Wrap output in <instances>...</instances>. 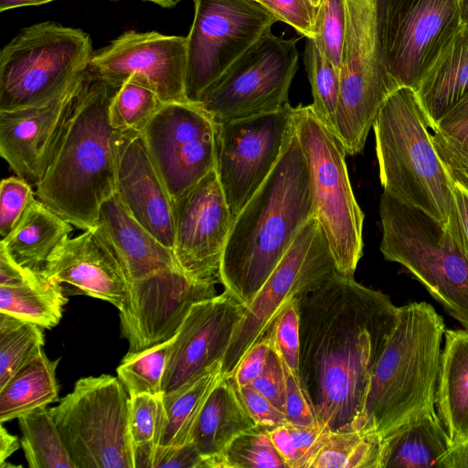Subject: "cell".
Returning <instances> with one entry per match:
<instances>
[{
    "label": "cell",
    "instance_id": "1",
    "mask_svg": "<svg viewBox=\"0 0 468 468\" xmlns=\"http://www.w3.org/2000/svg\"><path fill=\"white\" fill-rule=\"evenodd\" d=\"M298 303L299 380L316 419L332 431L361 430L398 307L387 294L337 272Z\"/></svg>",
    "mask_w": 468,
    "mask_h": 468
},
{
    "label": "cell",
    "instance_id": "2",
    "mask_svg": "<svg viewBox=\"0 0 468 468\" xmlns=\"http://www.w3.org/2000/svg\"><path fill=\"white\" fill-rule=\"evenodd\" d=\"M315 218L309 167L294 131L276 165L234 218L219 282L247 305Z\"/></svg>",
    "mask_w": 468,
    "mask_h": 468
},
{
    "label": "cell",
    "instance_id": "3",
    "mask_svg": "<svg viewBox=\"0 0 468 468\" xmlns=\"http://www.w3.org/2000/svg\"><path fill=\"white\" fill-rule=\"evenodd\" d=\"M117 89L87 69L35 187L39 201L83 230L96 226L114 193L117 131L109 110Z\"/></svg>",
    "mask_w": 468,
    "mask_h": 468
},
{
    "label": "cell",
    "instance_id": "4",
    "mask_svg": "<svg viewBox=\"0 0 468 468\" xmlns=\"http://www.w3.org/2000/svg\"><path fill=\"white\" fill-rule=\"evenodd\" d=\"M442 317L425 302L398 307L397 319L374 369L361 430L382 440L401 426L436 411Z\"/></svg>",
    "mask_w": 468,
    "mask_h": 468
},
{
    "label": "cell",
    "instance_id": "5",
    "mask_svg": "<svg viewBox=\"0 0 468 468\" xmlns=\"http://www.w3.org/2000/svg\"><path fill=\"white\" fill-rule=\"evenodd\" d=\"M372 128L383 192L421 210L463 245L453 180L436 151L415 90L410 87L394 90Z\"/></svg>",
    "mask_w": 468,
    "mask_h": 468
},
{
    "label": "cell",
    "instance_id": "6",
    "mask_svg": "<svg viewBox=\"0 0 468 468\" xmlns=\"http://www.w3.org/2000/svg\"><path fill=\"white\" fill-rule=\"evenodd\" d=\"M380 251L402 265L468 328V250L438 221L383 192Z\"/></svg>",
    "mask_w": 468,
    "mask_h": 468
},
{
    "label": "cell",
    "instance_id": "7",
    "mask_svg": "<svg viewBox=\"0 0 468 468\" xmlns=\"http://www.w3.org/2000/svg\"><path fill=\"white\" fill-rule=\"evenodd\" d=\"M92 54L81 29L51 21L21 29L0 53V111L61 96L87 71Z\"/></svg>",
    "mask_w": 468,
    "mask_h": 468
},
{
    "label": "cell",
    "instance_id": "8",
    "mask_svg": "<svg viewBox=\"0 0 468 468\" xmlns=\"http://www.w3.org/2000/svg\"><path fill=\"white\" fill-rule=\"evenodd\" d=\"M293 116L310 171L315 218L327 237L336 272L353 278L363 255L365 214L350 184L346 151L311 104L294 107Z\"/></svg>",
    "mask_w": 468,
    "mask_h": 468
},
{
    "label": "cell",
    "instance_id": "9",
    "mask_svg": "<svg viewBox=\"0 0 468 468\" xmlns=\"http://www.w3.org/2000/svg\"><path fill=\"white\" fill-rule=\"evenodd\" d=\"M346 32L334 133L346 154L363 151L368 133L398 84L388 74L380 43L379 0H345Z\"/></svg>",
    "mask_w": 468,
    "mask_h": 468
},
{
    "label": "cell",
    "instance_id": "10",
    "mask_svg": "<svg viewBox=\"0 0 468 468\" xmlns=\"http://www.w3.org/2000/svg\"><path fill=\"white\" fill-rule=\"evenodd\" d=\"M130 396L111 375L80 378L50 409L76 468H133Z\"/></svg>",
    "mask_w": 468,
    "mask_h": 468
},
{
    "label": "cell",
    "instance_id": "11",
    "mask_svg": "<svg viewBox=\"0 0 468 468\" xmlns=\"http://www.w3.org/2000/svg\"><path fill=\"white\" fill-rule=\"evenodd\" d=\"M298 41L266 31L202 92L196 104L217 123L287 106L298 69Z\"/></svg>",
    "mask_w": 468,
    "mask_h": 468
},
{
    "label": "cell",
    "instance_id": "12",
    "mask_svg": "<svg viewBox=\"0 0 468 468\" xmlns=\"http://www.w3.org/2000/svg\"><path fill=\"white\" fill-rule=\"evenodd\" d=\"M336 272L327 237L313 218L245 305L229 348L221 361V375L231 376L246 352L268 333L284 304L317 286Z\"/></svg>",
    "mask_w": 468,
    "mask_h": 468
},
{
    "label": "cell",
    "instance_id": "13",
    "mask_svg": "<svg viewBox=\"0 0 468 468\" xmlns=\"http://www.w3.org/2000/svg\"><path fill=\"white\" fill-rule=\"evenodd\" d=\"M462 27L460 0H379L388 74L399 87L415 90Z\"/></svg>",
    "mask_w": 468,
    "mask_h": 468
},
{
    "label": "cell",
    "instance_id": "14",
    "mask_svg": "<svg viewBox=\"0 0 468 468\" xmlns=\"http://www.w3.org/2000/svg\"><path fill=\"white\" fill-rule=\"evenodd\" d=\"M187 38L186 95L202 92L243 55L278 18L256 0H194Z\"/></svg>",
    "mask_w": 468,
    "mask_h": 468
},
{
    "label": "cell",
    "instance_id": "15",
    "mask_svg": "<svg viewBox=\"0 0 468 468\" xmlns=\"http://www.w3.org/2000/svg\"><path fill=\"white\" fill-rule=\"evenodd\" d=\"M294 131L290 104L217 123L216 171L233 218L269 176Z\"/></svg>",
    "mask_w": 468,
    "mask_h": 468
},
{
    "label": "cell",
    "instance_id": "16",
    "mask_svg": "<svg viewBox=\"0 0 468 468\" xmlns=\"http://www.w3.org/2000/svg\"><path fill=\"white\" fill-rule=\"evenodd\" d=\"M172 202L217 167V123L197 104L163 103L141 130Z\"/></svg>",
    "mask_w": 468,
    "mask_h": 468
},
{
    "label": "cell",
    "instance_id": "17",
    "mask_svg": "<svg viewBox=\"0 0 468 468\" xmlns=\"http://www.w3.org/2000/svg\"><path fill=\"white\" fill-rule=\"evenodd\" d=\"M186 37L129 30L93 52L89 69L119 88L127 80L144 84L163 103L189 102L186 95Z\"/></svg>",
    "mask_w": 468,
    "mask_h": 468
},
{
    "label": "cell",
    "instance_id": "18",
    "mask_svg": "<svg viewBox=\"0 0 468 468\" xmlns=\"http://www.w3.org/2000/svg\"><path fill=\"white\" fill-rule=\"evenodd\" d=\"M215 284L194 279L179 268L131 282L120 310L121 333L128 341V352L142 351L175 336L196 303L217 295Z\"/></svg>",
    "mask_w": 468,
    "mask_h": 468
},
{
    "label": "cell",
    "instance_id": "19",
    "mask_svg": "<svg viewBox=\"0 0 468 468\" xmlns=\"http://www.w3.org/2000/svg\"><path fill=\"white\" fill-rule=\"evenodd\" d=\"M173 251L180 269L200 281L219 282L226 243L234 218L216 170L172 204Z\"/></svg>",
    "mask_w": 468,
    "mask_h": 468
},
{
    "label": "cell",
    "instance_id": "20",
    "mask_svg": "<svg viewBox=\"0 0 468 468\" xmlns=\"http://www.w3.org/2000/svg\"><path fill=\"white\" fill-rule=\"evenodd\" d=\"M245 305L224 291L196 303L175 335L163 395L176 392L221 363Z\"/></svg>",
    "mask_w": 468,
    "mask_h": 468
},
{
    "label": "cell",
    "instance_id": "21",
    "mask_svg": "<svg viewBox=\"0 0 468 468\" xmlns=\"http://www.w3.org/2000/svg\"><path fill=\"white\" fill-rule=\"evenodd\" d=\"M114 194L137 221L173 250V202L141 131L116 133Z\"/></svg>",
    "mask_w": 468,
    "mask_h": 468
},
{
    "label": "cell",
    "instance_id": "22",
    "mask_svg": "<svg viewBox=\"0 0 468 468\" xmlns=\"http://www.w3.org/2000/svg\"><path fill=\"white\" fill-rule=\"evenodd\" d=\"M82 77L64 94L47 103L0 111L1 156L16 176L33 187L44 173Z\"/></svg>",
    "mask_w": 468,
    "mask_h": 468
},
{
    "label": "cell",
    "instance_id": "23",
    "mask_svg": "<svg viewBox=\"0 0 468 468\" xmlns=\"http://www.w3.org/2000/svg\"><path fill=\"white\" fill-rule=\"evenodd\" d=\"M43 274L80 293L123 307L129 282L103 239L94 228L65 239L52 253Z\"/></svg>",
    "mask_w": 468,
    "mask_h": 468
},
{
    "label": "cell",
    "instance_id": "24",
    "mask_svg": "<svg viewBox=\"0 0 468 468\" xmlns=\"http://www.w3.org/2000/svg\"><path fill=\"white\" fill-rule=\"evenodd\" d=\"M94 229L112 251L129 284L158 271L180 269L173 250L137 221L114 193L101 204Z\"/></svg>",
    "mask_w": 468,
    "mask_h": 468
},
{
    "label": "cell",
    "instance_id": "25",
    "mask_svg": "<svg viewBox=\"0 0 468 468\" xmlns=\"http://www.w3.org/2000/svg\"><path fill=\"white\" fill-rule=\"evenodd\" d=\"M435 409L451 444L468 440V328L446 329Z\"/></svg>",
    "mask_w": 468,
    "mask_h": 468
},
{
    "label": "cell",
    "instance_id": "26",
    "mask_svg": "<svg viewBox=\"0 0 468 468\" xmlns=\"http://www.w3.org/2000/svg\"><path fill=\"white\" fill-rule=\"evenodd\" d=\"M255 426L233 377L221 376L197 417L190 442L206 461L222 452L237 435Z\"/></svg>",
    "mask_w": 468,
    "mask_h": 468
},
{
    "label": "cell",
    "instance_id": "27",
    "mask_svg": "<svg viewBox=\"0 0 468 468\" xmlns=\"http://www.w3.org/2000/svg\"><path fill=\"white\" fill-rule=\"evenodd\" d=\"M414 90L430 129L468 95V27H462Z\"/></svg>",
    "mask_w": 468,
    "mask_h": 468
},
{
    "label": "cell",
    "instance_id": "28",
    "mask_svg": "<svg viewBox=\"0 0 468 468\" xmlns=\"http://www.w3.org/2000/svg\"><path fill=\"white\" fill-rule=\"evenodd\" d=\"M71 230L70 223L35 198L0 246L20 266L43 273L49 257Z\"/></svg>",
    "mask_w": 468,
    "mask_h": 468
},
{
    "label": "cell",
    "instance_id": "29",
    "mask_svg": "<svg viewBox=\"0 0 468 468\" xmlns=\"http://www.w3.org/2000/svg\"><path fill=\"white\" fill-rule=\"evenodd\" d=\"M452 446L437 412L401 426L382 442L380 468H436Z\"/></svg>",
    "mask_w": 468,
    "mask_h": 468
},
{
    "label": "cell",
    "instance_id": "30",
    "mask_svg": "<svg viewBox=\"0 0 468 468\" xmlns=\"http://www.w3.org/2000/svg\"><path fill=\"white\" fill-rule=\"evenodd\" d=\"M58 363L59 358L50 360L41 349L0 388V422L59 401Z\"/></svg>",
    "mask_w": 468,
    "mask_h": 468
},
{
    "label": "cell",
    "instance_id": "31",
    "mask_svg": "<svg viewBox=\"0 0 468 468\" xmlns=\"http://www.w3.org/2000/svg\"><path fill=\"white\" fill-rule=\"evenodd\" d=\"M221 376L220 363L176 392L163 395L164 420L158 446L190 442L197 417Z\"/></svg>",
    "mask_w": 468,
    "mask_h": 468
},
{
    "label": "cell",
    "instance_id": "32",
    "mask_svg": "<svg viewBox=\"0 0 468 468\" xmlns=\"http://www.w3.org/2000/svg\"><path fill=\"white\" fill-rule=\"evenodd\" d=\"M68 299L63 286L44 274L33 282L0 286V312L51 329L61 320Z\"/></svg>",
    "mask_w": 468,
    "mask_h": 468
},
{
    "label": "cell",
    "instance_id": "33",
    "mask_svg": "<svg viewBox=\"0 0 468 468\" xmlns=\"http://www.w3.org/2000/svg\"><path fill=\"white\" fill-rule=\"evenodd\" d=\"M20 441L29 468H76L46 407L17 418Z\"/></svg>",
    "mask_w": 468,
    "mask_h": 468
},
{
    "label": "cell",
    "instance_id": "34",
    "mask_svg": "<svg viewBox=\"0 0 468 468\" xmlns=\"http://www.w3.org/2000/svg\"><path fill=\"white\" fill-rule=\"evenodd\" d=\"M382 442L369 431H331L309 468H380Z\"/></svg>",
    "mask_w": 468,
    "mask_h": 468
},
{
    "label": "cell",
    "instance_id": "35",
    "mask_svg": "<svg viewBox=\"0 0 468 468\" xmlns=\"http://www.w3.org/2000/svg\"><path fill=\"white\" fill-rule=\"evenodd\" d=\"M204 468H287L262 427L237 435L218 454L207 459Z\"/></svg>",
    "mask_w": 468,
    "mask_h": 468
},
{
    "label": "cell",
    "instance_id": "36",
    "mask_svg": "<svg viewBox=\"0 0 468 468\" xmlns=\"http://www.w3.org/2000/svg\"><path fill=\"white\" fill-rule=\"evenodd\" d=\"M43 329L34 323L0 312V388L43 349Z\"/></svg>",
    "mask_w": 468,
    "mask_h": 468
},
{
    "label": "cell",
    "instance_id": "37",
    "mask_svg": "<svg viewBox=\"0 0 468 468\" xmlns=\"http://www.w3.org/2000/svg\"><path fill=\"white\" fill-rule=\"evenodd\" d=\"M175 336L144 349L127 353L116 369L118 378L130 397L163 395V379Z\"/></svg>",
    "mask_w": 468,
    "mask_h": 468
},
{
    "label": "cell",
    "instance_id": "38",
    "mask_svg": "<svg viewBox=\"0 0 468 468\" xmlns=\"http://www.w3.org/2000/svg\"><path fill=\"white\" fill-rule=\"evenodd\" d=\"M163 420V395L130 397L128 425L133 468H150L153 453L159 444Z\"/></svg>",
    "mask_w": 468,
    "mask_h": 468
},
{
    "label": "cell",
    "instance_id": "39",
    "mask_svg": "<svg viewBox=\"0 0 468 468\" xmlns=\"http://www.w3.org/2000/svg\"><path fill=\"white\" fill-rule=\"evenodd\" d=\"M303 62L314 98L311 105L319 119L334 132L340 69L320 52L313 38L306 40Z\"/></svg>",
    "mask_w": 468,
    "mask_h": 468
},
{
    "label": "cell",
    "instance_id": "40",
    "mask_svg": "<svg viewBox=\"0 0 468 468\" xmlns=\"http://www.w3.org/2000/svg\"><path fill=\"white\" fill-rule=\"evenodd\" d=\"M163 102L151 88L127 80L112 97L109 114L116 131H141Z\"/></svg>",
    "mask_w": 468,
    "mask_h": 468
},
{
    "label": "cell",
    "instance_id": "41",
    "mask_svg": "<svg viewBox=\"0 0 468 468\" xmlns=\"http://www.w3.org/2000/svg\"><path fill=\"white\" fill-rule=\"evenodd\" d=\"M267 431L287 468H309L331 432L320 422L306 426L290 421Z\"/></svg>",
    "mask_w": 468,
    "mask_h": 468
},
{
    "label": "cell",
    "instance_id": "42",
    "mask_svg": "<svg viewBox=\"0 0 468 468\" xmlns=\"http://www.w3.org/2000/svg\"><path fill=\"white\" fill-rule=\"evenodd\" d=\"M431 130L436 151L452 180L468 189V119L436 123Z\"/></svg>",
    "mask_w": 468,
    "mask_h": 468
},
{
    "label": "cell",
    "instance_id": "43",
    "mask_svg": "<svg viewBox=\"0 0 468 468\" xmlns=\"http://www.w3.org/2000/svg\"><path fill=\"white\" fill-rule=\"evenodd\" d=\"M345 0H323L315 16L313 39L320 52L340 69L346 32Z\"/></svg>",
    "mask_w": 468,
    "mask_h": 468
},
{
    "label": "cell",
    "instance_id": "44",
    "mask_svg": "<svg viewBox=\"0 0 468 468\" xmlns=\"http://www.w3.org/2000/svg\"><path fill=\"white\" fill-rule=\"evenodd\" d=\"M271 328V343L285 367L299 379L300 316L298 297L287 302Z\"/></svg>",
    "mask_w": 468,
    "mask_h": 468
},
{
    "label": "cell",
    "instance_id": "45",
    "mask_svg": "<svg viewBox=\"0 0 468 468\" xmlns=\"http://www.w3.org/2000/svg\"><path fill=\"white\" fill-rule=\"evenodd\" d=\"M33 186L16 176L4 178L0 185V234L9 235L36 198Z\"/></svg>",
    "mask_w": 468,
    "mask_h": 468
},
{
    "label": "cell",
    "instance_id": "46",
    "mask_svg": "<svg viewBox=\"0 0 468 468\" xmlns=\"http://www.w3.org/2000/svg\"><path fill=\"white\" fill-rule=\"evenodd\" d=\"M285 369L283 362L271 343L265 367L252 386L271 400L278 409L284 410Z\"/></svg>",
    "mask_w": 468,
    "mask_h": 468
},
{
    "label": "cell",
    "instance_id": "47",
    "mask_svg": "<svg viewBox=\"0 0 468 468\" xmlns=\"http://www.w3.org/2000/svg\"><path fill=\"white\" fill-rule=\"evenodd\" d=\"M239 394L257 426L267 431L285 424L288 420L282 410L259 392L252 384L238 387Z\"/></svg>",
    "mask_w": 468,
    "mask_h": 468
},
{
    "label": "cell",
    "instance_id": "48",
    "mask_svg": "<svg viewBox=\"0 0 468 468\" xmlns=\"http://www.w3.org/2000/svg\"><path fill=\"white\" fill-rule=\"evenodd\" d=\"M284 365V364H283ZM284 414L288 421L300 425H314L319 422L314 409L300 384V380L285 367Z\"/></svg>",
    "mask_w": 468,
    "mask_h": 468
},
{
    "label": "cell",
    "instance_id": "49",
    "mask_svg": "<svg viewBox=\"0 0 468 468\" xmlns=\"http://www.w3.org/2000/svg\"><path fill=\"white\" fill-rule=\"evenodd\" d=\"M279 21L292 27L306 38L313 37L314 20L304 0H256Z\"/></svg>",
    "mask_w": 468,
    "mask_h": 468
},
{
    "label": "cell",
    "instance_id": "50",
    "mask_svg": "<svg viewBox=\"0 0 468 468\" xmlns=\"http://www.w3.org/2000/svg\"><path fill=\"white\" fill-rule=\"evenodd\" d=\"M271 346V334L270 328L268 333L246 352L231 375L238 387L252 384L261 374Z\"/></svg>",
    "mask_w": 468,
    "mask_h": 468
},
{
    "label": "cell",
    "instance_id": "51",
    "mask_svg": "<svg viewBox=\"0 0 468 468\" xmlns=\"http://www.w3.org/2000/svg\"><path fill=\"white\" fill-rule=\"evenodd\" d=\"M205 459L192 442L182 446H157L150 468H204Z\"/></svg>",
    "mask_w": 468,
    "mask_h": 468
},
{
    "label": "cell",
    "instance_id": "52",
    "mask_svg": "<svg viewBox=\"0 0 468 468\" xmlns=\"http://www.w3.org/2000/svg\"><path fill=\"white\" fill-rule=\"evenodd\" d=\"M42 275L20 266L0 246V286L24 285L37 281Z\"/></svg>",
    "mask_w": 468,
    "mask_h": 468
},
{
    "label": "cell",
    "instance_id": "53",
    "mask_svg": "<svg viewBox=\"0 0 468 468\" xmlns=\"http://www.w3.org/2000/svg\"><path fill=\"white\" fill-rule=\"evenodd\" d=\"M452 192L462 233V239L465 248L468 250V189L461 184L453 181Z\"/></svg>",
    "mask_w": 468,
    "mask_h": 468
},
{
    "label": "cell",
    "instance_id": "54",
    "mask_svg": "<svg viewBox=\"0 0 468 468\" xmlns=\"http://www.w3.org/2000/svg\"><path fill=\"white\" fill-rule=\"evenodd\" d=\"M436 468H468V440L452 445L437 461Z\"/></svg>",
    "mask_w": 468,
    "mask_h": 468
},
{
    "label": "cell",
    "instance_id": "55",
    "mask_svg": "<svg viewBox=\"0 0 468 468\" xmlns=\"http://www.w3.org/2000/svg\"><path fill=\"white\" fill-rule=\"evenodd\" d=\"M20 445L17 437L10 434L0 422V464L5 463Z\"/></svg>",
    "mask_w": 468,
    "mask_h": 468
},
{
    "label": "cell",
    "instance_id": "56",
    "mask_svg": "<svg viewBox=\"0 0 468 468\" xmlns=\"http://www.w3.org/2000/svg\"><path fill=\"white\" fill-rule=\"evenodd\" d=\"M466 119H468V95L465 96L457 105H455L436 123L454 122Z\"/></svg>",
    "mask_w": 468,
    "mask_h": 468
},
{
    "label": "cell",
    "instance_id": "57",
    "mask_svg": "<svg viewBox=\"0 0 468 468\" xmlns=\"http://www.w3.org/2000/svg\"><path fill=\"white\" fill-rule=\"evenodd\" d=\"M52 1L56 0H0V11L4 12L18 7L40 5Z\"/></svg>",
    "mask_w": 468,
    "mask_h": 468
},
{
    "label": "cell",
    "instance_id": "58",
    "mask_svg": "<svg viewBox=\"0 0 468 468\" xmlns=\"http://www.w3.org/2000/svg\"><path fill=\"white\" fill-rule=\"evenodd\" d=\"M310 14L314 21L315 16L319 10V7L323 2V0H304Z\"/></svg>",
    "mask_w": 468,
    "mask_h": 468
},
{
    "label": "cell",
    "instance_id": "59",
    "mask_svg": "<svg viewBox=\"0 0 468 468\" xmlns=\"http://www.w3.org/2000/svg\"><path fill=\"white\" fill-rule=\"evenodd\" d=\"M463 27H468V0H460Z\"/></svg>",
    "mask_w": 468,
    "mask_h": 468
},
{
    "label": "cell",
    "instance_id": "60",
    "mask_svg": "<svg viewBox=\"0 0 468 468\" xmlns=\"http://www.w3.org/2000/svg\"><path fill=\"white\" fill-rule=\"evenodd\" d=\"M143 1L151 2V3L160 5L162 7L167 8V7H173V6L176 5L179 2H181L183 0H143Z\"/></svg>",
    "mask_w": 468,
    "mask_h": 468
}]
</instances>
